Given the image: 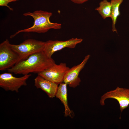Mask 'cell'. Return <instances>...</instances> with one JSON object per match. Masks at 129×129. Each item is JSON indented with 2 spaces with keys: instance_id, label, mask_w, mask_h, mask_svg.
<instances>
[{
  "instance_id": "cell-7",
  "label": "cell",
  "mask_w": 129,
  "mask_h": 129,
  "mask_svg": "<svg viewBox=\"0 0 129 129\" xmlns=\"http://www.w3.org/2000/svg\"><path fill=\"white\" fill-rule=\"evenodd\" d=\"M69 68L65 63L55 64L38 75L59 85L63 82L65 75Z\"/></svg>"
},
{
  "instance_id": "cell-13",
  "label": "cell",
  "mask_w": 129,
  "mask_h": 129,
  "mask_svg": "<svg viewBox=\"0 0 129 129\" xmlns=\"http://www.w3.org/2000/svg\"><path fill=\"white\" fill-rule=\"evenodd\" d=\"M95 10L98 12L104 19L111 17V5L110 2H108L107 0L101 1L99 3V6Z\"/></svg>"
},
{
  "instance_id": "cell-4",
  "label": "cell",
  "mask_w": 129,
  "mask_h": 129,
  "mask_svg": "<svg viewBox=\"0 0 129 129\" xmlns=\"http://www.w3.org/2000/svg\"><path fill=\"white\" fill-rule=\"evenodd\" d=\"M9 40L6 39L0 44V70L10 69L20 61L19 57L11 48Z\"/></svg>"
},
{
  "instance_id": "cell-1",
  "label": "cell",
  "mask_w": 129,
  "mask_h": 129,
  "mask_svg": "<svg viewBox=\"0 0 129 129\" xmlns=\"http://www.w3.org/2000/svg\"><path fill=\"white\" fill-rule=\"evenodd\" d=\"M55 64L54 60L52 58L48 57L43 51L19 61L8 70L10 73L23 75L31 73L38 74Z\"/></svg>"
},
{
  "instance_id": "cell-9",
  "label": "cell",
  "mask_w": 129,
  "mask_h": 129,
  "mask_svg": "<svg viewBox=\"0 0 129 129\" xmlns=\"http://www.w3.org/2000/svg\"><path fill=\"white\" fill-rule=\"evenodd\" d=\"M90 56L89 55H87L81 63L70 68L65 75L63 82L70 87L73 88L79 85L81 80L79 77V75Z\"/></svg>"
},
{
  "instance_id": "cell-14",
  "label": "cell",
  "mask_w": 129,
  "mask_h": 129,
  "mask_svg": "<svg viewBox=\"0 0 129 129\" xmlns=\"http://www.w3.org/2000/svg\"><path fill=\"white\" fill-rule=\"evenodd\" d=\"M18 0H0V5L6 6L8 7L11 11H13V9L8 6V4L11 2H15Z\"/></svg>"
},
{
  "instance_id": "cell-12",
  "label": "cell",
  "mask_w": 129,
  "mask_h": 129,
  "mask_svg": "<svg viewBox=\"0 0 129 129\" xmlns=\"http://www.w3.org/2000/svg\"><path fill=\"white\" fill-rule=\"evenodd\" d=\"M124 0H111L110 2L111 5V14L110 17L112 21V29L113 32H115L117 33L115 27L118 17L120 14L119 11V7Z\"/></svg>"
},
{
  "instance_id": "cell-5",
  "label": "cell",
  "mask_w": 129,
  "mask_h": 129,
  "mask_svg": "<svg viewBox=\"0 0 129 129\" xmlns=\"http://www.w3.org/2000/svg\"><path fill=\"white\" fill-rule=\"evenodd\" d=\"M31 75L29 74L16 77L9 72L0 74V87L6 91L18 92L21 87L27 86V81Z\"/></svg>"
},
{
  "instance_id": "cell-11",
  "label": "cell",
  "mask_w": 129,
  "mask_h": 129,
  "mask_svg": "<svg viewBox=\"0 0 129 129\" xmlns=\"http://www.w3.org/2000/svg\"><path fill=\"white\" fill-rule=\"evenodd\" d=\"M67 85L64 82L59 84L55 97L59 99L64 105L65 116L72 118L73 117L74 114L70 109L68 103Z\"/></svg>"
},
{
  "instance_id": "cell-10",
  "label": "cell",
  "mask_w": 129,
  "mask_h": 129,
  "mask_svg": "<svg viewBox=\"0 0 129 129\" xmlns=\"http://www.w3.org/2000/svg\"><path fill=\"white\" fill-rule=\"evenodd\" d=\"M34 85L37 89L44 92L50 98L55 97L59 85L51 82L38 75L34 80Z\"/></svg>"
},
{
  "instance_id": "cell-2",
  "label": "cell",
  "mask_w": 129,
  "mask_h": 129,
  "mask_svg": "<svg viewBox=\"0 0 129 129\" xmlns=\"http://www.w3.org/2000/svg\"><path fill=\"white\" fill-rule=\"evenodd\" d=\"M23 15L32 17L34 20L33 25L29 28L18 30L10 36V38H13L21 32L44 33L50 29H59L61 28V24L50 22L49 19L52 15V13L51 12L41 10H36L32 12L25 13Z\"/></svg>"
},
{
  "instance_id": "cell-6",
  "label": "cell",
  "mask_w": 129,
  "mask_h": 129,
  "mask_svg": "<svg viewBox=\"0 0 129 129\" xmlns=\"http://www.w3.org/2000/svg\"><path fill=\"white\" fill-rule=\"evenodd\" d=\"M110 98L116 99L118 102L121 114L123 110L129 106V89L117 87L114 90L107 92L101 97L100 105L104 106L105 100Z\"/></svg>"
},
{
  "instance_id": "cell-3",
  "label": "cell",
  "mask_w": 129,
  "mask_h": 129,
  "mask_svg": "<svg viewBox=\"0 0 129 129\" xmlns=\"http://www.w3.org/2000/svg\"><path fill=\"white\" fill-rule=\"evenodd\" d=\"M45 42L30 39L19 44H11L12 49L18 55L20 61L24 60L31 55L43 51Z\"/></svg>"
},
{
  "instance_id": "cell-8",
  "label": "cell",
  "mask_w": 129,
  "mask_h": 129,
  "mask_svg": "<svg viewBox=\"0 0 129 129\" xmlns=\"http://www.w3.org/2000/svg\"><path fill=\"white\" fill-rule=\"evenodd\" d=\"M82 41V39L77 38H72L65 41L49 40L45 42L43 51L48 57L51 58L55 52L65 48H74Z\"/></svg>"
},
{
  "instance_id": "cell-15",
  "label": "cell",
  "mask_w": 129,
  "mask_h": 129,
  "mask_svg": "<svg viewBox=\"0 0 129 129\" xmlns=\"http://www.w3.org/2000/svg\"><path fill=\"white\" fill-rule=\"evenodd\" d=\"M73 2L77 4H81L88 0H70Z\"/></svg>"
}]
</instances>
